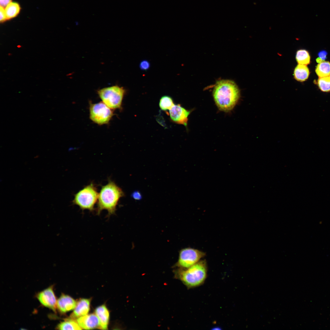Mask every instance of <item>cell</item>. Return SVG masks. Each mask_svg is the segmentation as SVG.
<instances>
[{
  "label": "cell",
  "instance_id": "obj_4",
  "mask_svg": "<svg viewBox=\"0 0 330 330\" xmlns=\"http://www.w3.org/2000/svg\"><path fill=\"white\" fill-rule=\"evenodd\" d=\"M98 195L96 186L91 183L75 194L72 202L73 204L78 206L82 210H88L92 211L94 210Z\"/></svg>",
  "mask_w": 330,
  "mask_h": 330
},
{
  "label": "cell",
  "instance_id": "obj_26",
  "mask_svg": "<svg viewBox=\"0 0 330 330\" xmlns=\"http://www.w3.org/2000/svg\"><path fill=\"white\" fill-rule=\"evenodd\" d=\"M316 62L318 63H321V62L322 61V60L318 57L316 59Z\"/></svg>",
  "mask_w": 330,
  "mask_h": 330
},
{
  "label": "cell",
  "instance_id": "obj_5",
  "mask_svg": "<svg viewBox=\"0 0 330 330\" xmlns=\"http://www.w3.org/2000/svg\"><path fill=\"white\" fill-rule=\"evenodd\" d=\"M125 92L123 87L118 85L103 88L97 91L102 102L112 109L121 108Z\"/></svg>",
  "mask_w": 330,
  "mask_h": 330
},
{
  "label": "cell",
  "instance_id": "obj_15",
  "mask_svg": "<svg viewBox=\"0 0 330 330\" xmlns=\"http://www.w3.org/2000/svg\"><path fill=\"white\" fill-rule=\"evenodd\" d=\"M56 329L59 330H82L76 320L69 318L65 319L59 323L57 326Z\"/></svg>",
  "mask_w": 330,
  "mask_h": 330
},
{
  "label": "cell",
  "instance_id": "obj_20",
  "mask_svg": "<svg viewBox=\"0 0 330 330\" xmlns=\"http://www.w3.org/2000/svg\"><path fill=\"white\" fill-rule=\"evenodd\" d=\"M174 105L171 97L168 96H163L160 99L159 105L160 109L163 111L170 110Z\"/></svg>",
  "mask_w": 330,
  "mask_h": 330
},
{
  "label": "cell",
  "instance_id": "obj_24",
  "mask_svg": "<svg viewBox=\"0 0 330 330\" xmlns=\"http://www.w3.org/2000/svg\"><path fill=\"white\" fill-rule=\"evenodd\" d=\"M12 2V0H0V6L5 8Z\"/></svg>",
  "mask_w": 330,
  "mask_h": 330
},
{
  "label": "cell",
  "instance_id": "obj_19",
  "mask_svg": "<svg viewBox=\"0 0 330 330\" xmlns=\"http://www.w3.org/2000/svg\"><path fill=\"white\" fill-rule=\"evenodd\" d=\"M317 83L319 88L321 91L326 93L330 92V75L319 77Z\"/></svg>",
  "mask_w": 330,
  "mask_h": 330
},
{
  "label": "cell",
  "instance_id": "obj_11",
  "mask_svg": "<svg viewBox=\"0 0 330 330\" xmlns=\"http://www.w3.org/2000/svg\"><path fill=\"white\" fill-rule=\"evenodd\" d=\"M76 321L82 329H100L99 320L95 314H87L77 319Z\"/></svg>",
  "mask_w": 330,
  "mask_h": 330
},
{
  "label": "cell",
  "instance_id": "obj_13",
  "mask_svg": "<svg viewBox=\"0 0 330 330\" xmlns=\"http://www.w3.org/2000/svg\"><path fill=\"white\" fill-rule=\"evenodd\" d=\"M95 314L98 318L100 324V329L107 330L109 320V312L105 305L97 307Z\"/></svg>",
  "mask_w": 330,
  "mask_h": 330
},
{
  "label": "cell",
  "instance_id": "obj_12",
  "mask_svg": "<svg viewBox=\"0 0 330 330\" xmlns=\"http://www.w3.org/2000/svg\"><path fill=\"white\" fill-rule=\"evenodd\" d=\"M90 299H81L77 302L76 306L70 317L74 319L87 315L90 308Z\"/></svg>",
  "mask_w": 330,
  "mask_h": 330
},
{
  "label": "cell",
  "instance_id": "obj_18",
  "mask_svg": "<svg viewBox=\"0 0 330 330\" xmlns=\"http://www.w3.org/2000/svg\"><path fill=\"white\" fill-rule=\"evenodd\" d=\"M296 61L298 64L307 65L310 63V57L308 52L304 49L297 50L295 55Z\"/></svg>",
  "mask_w": 330,
  "mask_h": 330
},
{
  "label": "cell",
  "instance_id": "obj_22",
  "mask_svg": "<svg viewBox=\"0 0 330 330\" xmlns=\"http://www.w3.org/2000/svg\"><path fill=\"white\" fill-rule=\"evenodd\" d=\"M7 20L6 15L5 11L4 8L0 6V21L1 22H3Z\"/></svg>",
  "mask_w": 330,
  "mask_h": 330
},
{
  "label": "cell",
  "instance_id": "obj_7",
  "mask_svg": "<svg viewBox=\"0 0 330 330\" xmlns=\"http://www.w3.org/2000/svg\"><path fill=\"white\" fill-rule=\"evenodd\" d=\"M205 255L204 252L197 249L184 248L180 252L178 265L183 269L188 268L200 261Z\"/></svg>",
  "mask_w": 330,
  "mask_h": 330
},
{
  "label": "cell",
  "instance_id": "obj_17",
  "mask_svg": "<svg viewBox=\"0 0 330 330\" xmlns=\"http://www.w3.org/2000/svg\"><path fill=\"white\" fill-rule=\"evenodd\" d=\"M315 72L319 77L330 75V62L323 61L318 63L316 68Z\"/></svg>",
  "mask_w": 330,
  "mask_h": 330
},
{
  "label": "cell",
  "instance_id": "obj_21",
  "mask_svg": "<svg viewBox=\"0 0 330 330\" xmlns=\"http://www.w3.org/2000/svg\"><path fill=\"white\" fill-rule=\"evenodd\" d=\"M150 64L149 62L147 60H144L141 61L140 63L139 67L140 68L143 70H146L150 67Z\"/></svg>",
  "mask_w": 330,
  "mask_h": 330
},
{
  "label": "cell",
  "instance_id": "obj_14",
  "mask_svg": "<svg viewBox=\"0 0 330 330\" xmlns=\"http://www.w3.org/2000/svg\"><path fill=\"white\" fill-rule=\"evenodd\" d=\"M310 73L309 69L306 65L298 64L294 69L293 75L296 81L303 82L308 79Z\"/></svg>",
  "mask_w": 330,
  "mask_h": 330
},
{
  "label": "cell",
  "instance_id": "obj_3",
  "mask_svg": "<svg viewBox=\"0 0 330 330\" xmlns=\"http://www.w3.org/2000/svg\"><path fill=\"white\" fill-rule=\"evenodd\" d=\"M207 271L206 261L201 260L188 268L180 270L178 277L188 288H193L204 283L207 277Z\"/></svg>",
  "mask_w": 330,
  "mask_h": 330
},
{
  "label": "cell",
  "instance_id": "obj_2",
  "mask_svg": "<svg viewBox=\"0 0 330 330\" xmlns=\"http://www.w3.org/2000/svg\"><path fill=\"white\" fill-rule=\"evenodd\" d=\"M124 195L122 189L109 179L108 183L102 186L99 193L97 214L99 215L102 211L105 210L109 216L114 214L119 201Z\"/></svg>",
  "mask_w": 330,
  "mask_h": 330
},
{
  "label": "cell",
  "instance_id": "obj_10",
  "mask_svg": "<svg viewBox=\"0 0 330 330\" xmlns=\"http://www.w3.org/2000/svg\"><path fill=\"white\" fill-rule=\"evenodd\" d=\"M77 301L70 296L62 294L57 299V310L60 313L64 314L74 310Z\"/></svg>",
  "mask_w": 330,
  "mask_h": 330
},
{
  "label": "cell",
  "instance_id": "obj_25",
  "mask_svg": "<svg viewBox=\"0 0 330 330\" xmlns=\"http://www.w3.org/2000/svg\"><path fill=\"white\" fill-rule=\"evenodd\" d=\"M139 196V194L138 193H134L133 196L134 198H136L137 199L138 197H139V196Z\"/></svg>",
  "mask_w": 330,
  "mask_h": 330
},
{
  "label": "cell",
  "instance_id": "obj_6",
  "mask_svg": "<svg viewBox=\"0 0 330 330\" xmlns=\"http://www.w3.org/2000/svg\"><path fill=\"white\" fill-rule=\"evenodd\" d=\"M112 110L102 102L96 103L90 102V118L98 125L108 124L114 115Z\"/></svg>",
  "mask_w": 330,
  "mask_h": 330
},
{
  "label": "cell",
  "instance_id": "obj_9",
  "mask_svg": "<svg viewBox=\"0 0 330 330\" xmlns=\"http://www.w3.org/2000/svg\"><path fill=\"white\" fill-rule=\"evenodd\" d=\"M190 112V111L186 109L179 104H174L169 110V116L171 121L185 127L187 126L188 116Z\"/></svg>",
  "mask_w": 330,
  "mask_h": 330
},
{
  "label": "cell",
  "instance_id": "obj_23",
  "mask_svg": "<svg viewBox=\"0 0 330 330\" xmlns=\"http://www.w3.org/2000/svg\"><path fill=\"white\" fill-rule=\"evenodd\" d=\"M327 54V52L325 50L320 51L318 53V57L321 59L322 61H324L326 58Z\"/></svg>",
  "mask_w": 330,
  "mask_h": 330
},
{
  "label": "cell",
  "instance_id": "obj_16",
  "mask_svg": "<svg viewBox=\"0 0 330 330\" xmlns=\"http://www.w3.org/2000/svg\"><path fill=\"white\" fill-rule=\"evenodd\" d=\"M4 9L7 20H9L16 17L19 14L20 7L18 3L12 2Z\"/></svg>",
  "mask_w": 330,
  "mask_h": 330
},
{
  "label": "cell",
  "instance_id": "obj_1",
  "mask_svg": "<svg viewBox=\"0 0 330 330\" xmlns=\"http://www.w3.org/2000/svg\"><path fill=\"white\" fill-rule=\"evenodd\" d=\"M215 103L219 110L227 112L231 110L240 98V90L236 84L229 80H222L216 82L213 92Z\"/></svg>",
  "mask_w": 330,
  "mask_h": 330
},
{
  "label": "cell",
  "instance_id": "obj_8",
  "mask_svg": "<svg viewBox=\"0 0 330 330\" xmlns=\"http://www.w3.org/2000/svg\"><path fill=\"white\" fill-rule=\"evenodd\" d=\"M53 286H51L38 292L36 297L43 306L56 313L57 309V299L53 291Z\"/></svg>",
  "mask_w": 330,
  "mask_h": 330
}]
</instances>
